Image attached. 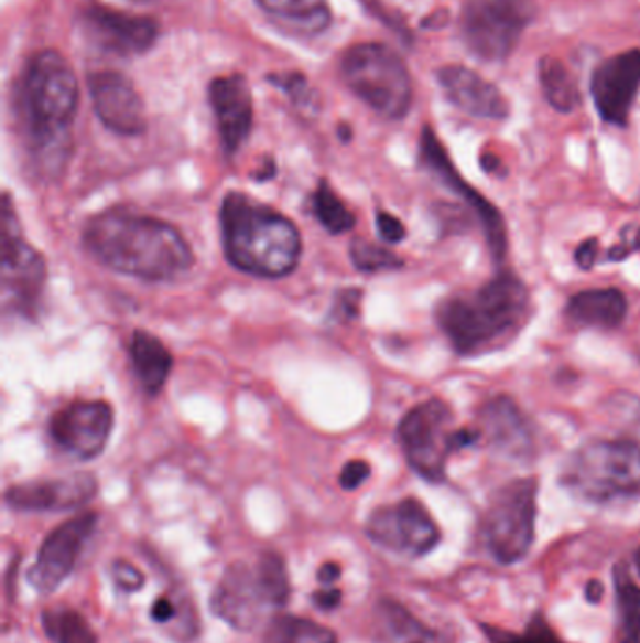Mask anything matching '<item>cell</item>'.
Segmentation results:
<instances>
[{
    "label": "cell",
    "instance_id": "1",
    "mask_svg": "<svg viewBox=\"0 0 640 643\" xmlns=\"http://www.w3.org/2000/svg\"><path fill=\"white\" fill-rule=\"evenodd\" d=\"M83 243L115 274L162 282L194 268V250L173 224L127 207H111L89 218Z\"/></svg>",
    "mask_w": 640,
    "mask_h": 643
},
{
    "label": "cell",
    "instance_id": "2",
    "mask_svg": "<svg viewBox=\"0 0 640 643\" xmlns=\"http://www.w3.org/2000/svg\"><path fill=\"white\" fill-rule=\"evenodd\" d=\"M79 87L70 63L53 50L26 64L18 89V117L26 149L42 173H58L70 154Z\"/></svg>",
    "mask_w": 640,
    "mask_h": 643
},
{
    "label": "cell",
    "instance_id": "3",
    "mask_svg": "<svg viewBox=\"0 0 640 643\" xmlns=\"http://www.w3.org/2000/svg\"><path fill=\"white\" fill-rule=\"evenodd\" d=\"M532 314L527 282L503 271L471 292L453 293L436 307V322L453 351L479 356L500 351L517 337Z\"/></svg>",
    "mask_w": 640,
    "mask_h": 643
},
{
    "label": "cell",
    "instance_id": "4",
    "mask_svg": "<svg viewBox=\"0 0 640 643\" xmlns=\"http://www.w3.org/2000/svg\"><path fill=\"white\" fill-rule=\"evenodd\" d=\"M224 255L242 274L282 279L297 269L303 237L292 218L245 192H228L220 205Z\"/></svg>",
    "mask_w": 640,
    "mask_h": 643
},
{
    "label": "cell",
    "instance_id": "5",
    "mask_svg": "<svg viewBox=\"0 0 640 643\" xmlns=\"http://www.w3.org/2000/svg\"><path fill=\"white\" fill-rule=\"evenodd\" d=\"M290 589L282 557L261 555L254 565L234 562L224 570L210 597V610L237 631H254L269 610L288 604Z\"/></svg>",
    "mask_w": 640,
    "mask_h": 643
},
{
    "label": "cell",
    "instance_id": "6",
    "mask_svg": "<svg viewBox=\"0 0 640 643\" xmlns=\"http://www.w3.org/2000/svg\"><path fill=\"white\" fill-rule=\"evenodd\" d=\"M562 485L588 503L640 497V444L633 440H589L571 453Z\"/></svg>",
    "mask_w": 640,
    "mask_h": 643
},
{
    "label": "cell",
    "instance_id": "7",
    "mask_svg": "<svg viewBox=\"0 0 640 643\" xmlns=\"http://www.w3.org/2000/svg\"><path fill=\"white\" fill-rule=\"evenodd\" d=\"M397 435L408 465L431 484L444 482L453 453L479 442L476 427H455L453 410L442 399H429L410 408Z\"/></svg>",
    "mask_w": 640,
    "mask_h": 643
},
{
    "label": "cell",
    "instance_id": "8",
    "mask_svg": "<svg viewBox=\"0 0 640 643\" xmlns=\"http://www.w3.org/2000/svg\"><path fill=\"white\" fill-rule=\"evenodd\" d=\"M340 71L349 90L381 117L397 121L410 111L412 77L391 47L378 42L351 45Z\"/></svg>",
    "mask_w": 640,
    "mask_h": 643
},
{
    "label": "cell",
    "instance_id": "9",
    "mask_svg": "<svg viewBox=\"0 0 640 643\" xmlns=\"http://www.w3.org/2000/svg\"><path fill=\"white\" fill-rule=\"evenodd\" d=\"M0 261H2V311L32 319L39 311L47 282L44 256L25 242L18 211L10 194L2 197L0 213Z\"/></svg>",
    "mask_w": 640,
    "mask_h": 643
},
{
    "label": "cell",
    "instance_id": "10",
    "mask_svg": "<svg viewBox=\"0 0 640 643\" xmlns=\"http://www.w3.org/2000/svg\"><path fill=\"white\" fill-rule=\"evenodd\" d=\"M538 480L517 478L501 485L488 501L482 516V538L488 554L501 565L527 557L535 536Z\"/></svg>",
    "mask_w": 640,
    "mask_h": 643
},
{
    "label": "cell",
    "instance_id": "11",
    "mask_svg": "<svg viewBox=\"0 0 640 643\" xmlns=\"http://www.w3.org/2000/svg\"><path fill=\"white\" fill-rule=\"evenodd\" d=\"M532 18V0H468L463 13L464 40L469 52L495 63L513 52Z\"/></svg>",
    "mask_w": 640,
    "mask_h": 643
},
{
    "label": "cell",
    "instance_id": "12",
    "mask_svg": "<svg viewBox=\"0 0 640 643\" xmlns=\"http://www.w3.org/2000/svg\"><path fill=\"white\" fill-rule=\"evenodd\" d=\"M367 535L381 548L406 557L431 554L440 542L436 522L425 504L412 497L376 508L367 519Z\"/></svg>",
    "mask_w": 640,
    "mask_h": 643
},
{
    "label": "cell",
    "instance_id": "13",
    "mask_svg": "<svg viewBox=\"0 0 640 643\" xmlns=\"http://www.w3.org/2000/svg\"><path fill=\"white\" fill-rule=\"evenodd\" d=\"M419 160L426 172H431L453 194L463 197L464 204L476 213L477 223L482 228L490 255L496 261L503 260L508 255L506 221L501 217L500 211L496 210L487 197H482L474 186H469L464 181L463 175L457 172V168L453 167L449 154L440 143L431 127L423 128L421 143H419Z\"/></svg>",
    "mask_w": 640,
    "mask_h": 643
},
{
    "label": "cell",
    "instance_id": "14",
    "mask_svg": "<svg viewBox=\"0 0 640 643\" xmlns=\"http://www.w3.org/2000/svg\"><path fill=\"white\" fill-rule=\"evenodd\" d=\"M115 410L102 399H77L57 410L50 420L53 442L79 461L104 453L113 433Z\"/></svg>",
    "mask_w": 640,
    "mask_h": 643
},
{
    "label": "cell",
    "instance_id": "15",
    "mask_svg": "<svg viewBox=\"0 0 640 643\" xmlns=\"http://www.w3.org/2000/svg\"><path fill=\"white\" fill-rule=\"evenodd\" d=\"M98 525V514L87 512L58 525L40 546L36 562L29 570V581L42 594L57 591L87 546Z\"/></svg>",
    "mask_w": 640,
    "mask_h": 643
},
{
    "label": "cell",
    "instance_id": "16",
    "mask_svg": "<svg viewBox=\"0 0 640 643\" xmlns=\"http://www.w3.org/2000/svg\"><path fill=\"white\" fill-rule=\"evenodd\" d=\"M82 26L90 44L121 57L149 52L160 32L159 23L151 18L119 12L102 4H89L83 10Z\"/></svg>",
    "mask_w": 640,
    "mask_h": 643
},
{
    "label": "cell",
    "instance_id": "17",
    "mask_svg": "<svg viewBox=\"0 0 640 643\" xmlns=\"http://www.w3.org/2000/svg\"><path fill=\"white\" fill-rule=\"evenodd\" d=\"M89 93L96 115L108 130L128 138L145 132V104L127 76L113 71L95 72L89 76Z\"/></svg>",
    "mask_w": 640,
    "mask_h": 643
},
{
    "label": "cell",
    "instance_id": "18",
    "mask_svg": "<svg viewBox=\"0 0 640 643\" xmlns=\"http://www.w3.org/2000/svg\"><path fill=\"white\" fill-rule=\"evenodd\" d=\"M98 493V480L90 472L32 480L7 491V504L18 512H64L90 503Z\"/></svg>",
    "mask_w": 640,
    "mask_h": 643
},
{
    "label": "cell",
    "instance_id": "19",
    "mask_svg": "<svg viewBox=\"0 0 640 643\" xmlns=\"http://www.w3.org/2000/svg\"><path fill=\"white\" fill-rule=\"evenodd\" d=\"M640 87V50L620 53L594 72L592 96L603 121L623 127Z\"/></svg>",
    "mask_w": 640,
    "mask_h": 643
},
{
    "label": "cell",
    "instance_id": "20",
    "mask_svg": "<svg viewBox=\"0 0 640 643\" xmlns=\"http://www.w3.org/2000/svg\"><path fill=\"white\" fill-rule=\"evenodd\" d=\"M476 427L481 442L503 458H530L535 450L532 424L508 395H498L485 403L477 415Z\"/></svg>",
    "mask_w": 640,
    "mask_h": 643
},
{
    "label": "cell",
    "instance_id": "21",
    "mask_svg": "<svg viewBox=\"0 0 640 643\" xmlns=\"http://www.w3.org/2000/svg\"><path fill=\"white\" fill-rule=\"evenodd\" d=\"M209 100L224 151L231 157L245 146L254 125V104L247 79L241 74L216 77L209 85Z\"/></svg>",
    "mask_w": 640,
    "mask_h": 643
},
{
    "label": "cell",
    "instance_id": "22",
    "mask_svg": "<svg viewBox=\"0 0 640 643\" xmlns=\"http://www.w3.org/2000/svg\"><path fill=\"white\" fill-rule=\"evenodd\" d=\"M437 82L442 85L447 100L463 109L464 114L474 115L479 119L508 117V103L500 90L466 66H445L437 72Z\"/></svg>",
    "mask_w": 640,
    "mask_h": 643
},
{
    "label": "cell",
    "instance_id": "23",
    "mask_svg": "<svg viewBox=\"0 0 640 643\" xmlns=\"http://www.w3.org/2000/svg\"><path fill=\"white\" fill-rule=\"evenodd\" d=\"M565 317L578 328L616 330L628 317V298L618 288L584 290L567 301Z\"/></svg>",
    "mask_w": 640,
    "mask_h": 643
},
{
    "label": "cell",
    "instance_id": "24",
    "mask_svg": "<svg viewBox=\"0 0 640 643\" xmlns=\"http://www.w3.org/2000/svg\"><path fill=\"white\" fill-rule=\"evenodd\" d=\"M267 18L295 39H316L333 21L327 0H256Z\"/></svg>",
    "mask_w": 640,
    "mask_h": 643
},
{
    "label": "cell",
    "instance_id": "25",
    "mask_svg": "<svg viewBox=\"0 0 640 643\" xmlns=\"http://www.w3.org/2000/svg\"><path fill=\"white\" fill-rule=\"evenodd\" d=\"M130 360L147 395H159L173 369V356L167 346L153 333L135 330L130 339Z\"/></svg>",
    "mask_w": 640,
    "mask_h": 643
},
{
    "label": "cell",
    "instance_id": "26",
    "mask_svg": "<svg viewBox=\"0 0 640 643\" xmlns=\"http://www.w3.org/2000/svg\"><path fill=\"white\" fill-rule=\"evenodd\" d=\"M375 623L378 643H445L397 600L383 599L376 606Z\"/></svg>",
    "mask_w": 640,
    "mask_h": 643
},
{
    "label": "cell",
    "instance_id": "27",
    "mask_svg": "<svg viewBox=\"0 0 640 643\" xmlns=\"http://www.w3.org/2000/svg\"><path fill=\"white\" fill-rule=\"evenodd\" d=\"M539 79L552 108L570 114L581 103L577 82L558 58L545 57L539 64Z\"/></svg>",
    "mask_w": 640,
    "mask_h": 643
},
{
    "label": "cell",
    "instance_id": "28",
    "mask_svg": "<svg viewBox=\"0 0 640 643\" xmlns=\"http://www.w3.org/2000/svg\"><path fill=\"white\" fill-rule=\"evenodd\" d=\"M615 591L621 643H640V587L626 565L615 568Z\"/></svg>",
    "mask_w": 640,
    "mask_h": 643
},
{
    "label": "cell",
    "instance_id": "29",
    "mask_svg": "<svg viewBox=\"0 0 640 643\" xmlns=\"http://www.w3.org/2000/svg\"><path fill=\"white\" fill-rule=\"evenodd\" d=\"M312 211L317 223L333 236H343L356 228L357 218L354 211L344 204L343 197L333 191V186L325 179L319 181V185L312 194Z\"/></svg>",
    "mask_w": 640,
    "mask_h": 643
},
{
    "label": "cell",
    "instance_id": "30",
    "mask_svg": "<svg viewBox=\"0 0 640 643\" xmlns=\"http://www.w3.org/2000/svg\"><path fill=\"white\" fill-rule=\"evenodd\" d=\"M267 643H338L335 632L311 619L280 615L265 634Z\"/></svg>",
    "mask_w": 640,
    "mask_h": 643
},
{
    "label": "cell",
    "instance_id": "31",
    "mask_svg": "<svg viewBox=\"0 0 640 643\" xmlns=\"http://www.w3.org/2000/svg\"><path fill=\"white\" fill-rule=\"evenodd\" d=\"M44 632L53 643H98L89 621L68 608H53L42 613Z\"/></svg>",
    "mask_w": 640,
    "mask_h": 643
},
{
    "label": "cell",
    "instance_id": "32",
    "mask_svg": "<svg viewBox=\"0 0 640 643\" xmlns=\"http://www.w3.org/2000/svg\"><path fill=\"white\" fill-rule=\"evenodd\" d=\"M349 258L356 269L362 274H381V271H394L404 266V260L393 250L380 247L376 243L368 242L365 237H356L349 243Z\"/></svg>",
    "mask_w": 640,
    "mask_h": 643
},
{
    "label": "cell",
    "instance_id": "33",
    "mask_svg": "<svg viewBox=\"0 0 640 643\" xmlns=\"http://www.w3.org/2000/svg\"><path fill=\"white\" fill-rule=\"evenodd\" d=\"M485 632L495 643H565L556 636V632L552 631L543 618H533L524 634H511L492 626H485Z\"/></svg>",
    "mask_w": 640,
    "mask_h": 643
},
{
    "label": "cell",
    "instance_id": "34",
    "mask_svg": "<svg viewBox=\"0 0 640 643\" xmlns=\"http://www.w3.org/2000/svg\"><path fill=\"white\" fill-rule=\"evenodd\" d=\"M361 301H362V290L359 288H346V290H340V293L336 296L335 301V312L336 320H349L357 319L359 312H361Z\"/></svg>",
    "mask_w": 640,
    "mask_h": 643
},
{
    "label": "cell",
    "instance_id": "35",
    "mask_svg": "<svg viewBox=\"0 0 640 643\" xmlns=\"http://www.w3.org/2000/svg\"><path fill=\"white\" fill-rule=\"evenodd\" d=\"M376 228H378V234H380L381 239L387 245H399L406 237V226H404V223L400 218L394 217V215H391V213H387V211H378V215H376Z\"/></svg>",
    "mask_w": 640,
    "mask_h": 643
},
{
    "label": "cell",
    "instance_id": "36",
    "mask_svg": "<svg viewBox=\"0 0 640 643\" xmlns=\"http://www.w3.org/2000/svg\"><path fill=\"white\" fill-rule=\"evenodd\" d=\"M273 84L279 85L280 89L288 93V96L297 104H306L308 103V98H311V87L306 84L305 76L297 74V72L273 77Z\"/></svg>",
    "mask_w": 640,
    "mask_h": 643
},
{
    "label": "cell",
    "instance_id": "37",
    "mask_svg": "<svg viewBox=\"0 0 640 643\" xmlns=\"http://www.w3.org/2000/svg\"><path fill=\"white\" fill-rule=\"evenodd\" d=\"M370 472H372V469H370L367 461H362V459L349 461V463L344 465L343 472H340V485H343V490L354 491L357 487H361L368 478H370Z\"/></svg>",
    "mask_w": 640,
    "mask_h": 643
},
{
    "label": "cell",
    "instance_id": "38",
    "mask_svg": "<svg viewBox=\"0 0 640 643\" xmlns=\"http://www.w3.org/2000/svg\"><path fill=\"white\" fill-rule=\"evenodd\" d=\"M637 250H640V228L639 226H629V228L621 229V243L609 250L607 258L610 261H621Z\"/></svg>",
    "mask_w": 640,
    "mask_h": 643
},
{
    "label": "cell",
    "instance_id": "39",
    "mask_svg": "<svg viewBox=\"0 0 640 643\" xmlns=\"http://www.w3.org/2000/svg\"><path fill=\"white\" fill-rule=\"evenodd\" d=\"M113 578L115 583L128 592L138 591L143 586V574L127 560L115 562Z\"/></svg>",
    "mask_w": 640,
    "mask_h": 643
},
{
    "label": "cell",
    "instance_id": "40",
    "mask_svg": "<svg viewBox=\"0 0 640 643\" xmlns=\"http://www.w3.org/2000/svg\"><path fill=\"white\" fill-rule=\"evenodd\" d=\"M597 245H599L597 239H586V242L578 245L577 253H575V261H577L578 268L592 269L596 266L597 250H599Z\"/></svg>",
    "mask_w": 640,
    "mask_h": 643
},
{
    "label": "cell",
    "instance_id": "41",
    "mask_svg": "<svg viewBox=\"0 0 640 643\" xmlns=\"http://www.w3.org/2000/svg\"><path fill=\"white\" fill-rule=\"evenodd\" d=\"M312 599H314V604L322 610H335L336 606L343 602V592L325 587L322 591H317Z\"/></svg>",
    "mask_w": 640,
    "mask_h": 643
},
{
    "label": "cell",
    "instance_id": "42",
    "mask_svg": "<svg viewBox=\"0 0 640 643\" xmlns=\"http://www.w3.org/2000/svg\"><path fill=\"white\" fill-rule=\"evenodd\" d=\"M151 618H153L156 623H165V621H170V619L175 618V604H173L172 600L162 597V599L154 602L153 610H151Z\"/></svg>",
    "mask_w": 640,
    "mask_h": 643
},
{
    "label": "cell",
    "instance_id": "43",
    "mask_svg": "<svg viewBox=\"0 0 640 643\" xmlns=\"http://www.w3.org/2000/svg\"><path fill=\"white\" fill-rule=\"evenodd\" d=\"M340 574H343L340 565H336V562H325L324 567H319V570H317V580H319L322 586L330 587L336 580H338V578H340Z\"/></svg>",
    "mask_w": 640,
    "mask_h": 643
},
{
    "label": "cell",
    "instance_id": "44",
    "mask_svg": "<svg viewBox=\"0 0 640 643\" xmlns=\"http://www.w3.org/2000/svg\"><path fill=\"white\" fill-rule=\"evenodd\" d=\"M603 597V586L599 581H589L588 583V600L589 602H599Z\"/></svg>",
    "mask_w": 640,
    "mask_h": 643
},
{
    "label": "cell",
    "instance_id": "45",
    "mask_svg": "<svg viewBox=\"0 0 640 643\" xmlns=\"http://www.w3.org/2000/svg\"><path fill=\"white\" fill-rule=\"evenodd\" d=\"M482 168H485V170H487V172H492V170H495L496 167H498V164H500V162H498V159H495V157H492V154H485V157H482Z\"/></svg>",
    "mask_w": 640,
    "mask_h": 643
},
{
    "label": "cell",
    "instance_id": "46",
    "mask_svg": "<svg viewBox=\"0 0 640 643\" xmlns=\"http://www.w3.org/2000/svg\"><path fill=\"white\" fill-rule=\"evenodd\" d=\"M634 565H637V570L640 574V549H637V554H634Z\"/></svg>",
    "mask_w": 640,
    "mask_h": 643
},
{
    "label": "cell",
    "instance_id": "47",
    "mask_svg": "<svg viewBox=\"0 0 640 643\" xmlns=\"http://www.w3.org/2000/svg\"><path fill=\"white\" fill-rule=\"evenodd\" d=\"M133 2H141V4H149V2H159V0H133Z\"/></svg>",
    "mask_w": 640,
    "mask_h": 643
}]
</instances>
